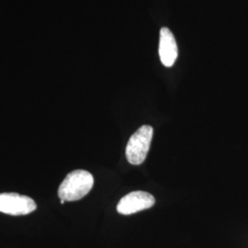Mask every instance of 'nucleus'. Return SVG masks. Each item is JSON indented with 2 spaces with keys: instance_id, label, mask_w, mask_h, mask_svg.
Wrapping results in <instances>:
<instances>
[{
  "instance_id": "3",
  "label": "nucleus",
  "mask_w": 248,
  "mask_h": 248,
  "mask_svg": "<svg viewBox=\"0 0 248 248\" xmlns=\"http://www.w3.org/2000/svg\"><path fill=\"white\" fill-rule=\"evenodd\" d=\"M37 208L34 201L27 196L17 193L0 194V213L9 215H26L34 212Z\"/></svg>"
},
{
  "instance_id": "1",
  "label": "nucleus",
  "mask_w": 248,
  "mask_h": 248,
  "mask_svg": "<svg viewBox=\"0 0 248 248\" xmlns=\"http://www.w3.org/2000/svg\"><path fill=\"white\" fill-rule=\"evenodd\" d=\"M94 185L93 176L86 170H75L63 179L58 189L59 198L64 202H76L89 194Z\"/></svg>"
},
{
  "instance_id": "2",
  "label": "nucleus",
  "mask_w": 248,
  "mask_h": 248,
  "mask_svg": "<svg viewBox=\"0 0 248 248\" xmlns=\"http://www.w3.org/2000/svg\"><path fill=\"white\" fill-rule=\"evenodd\" d=\"M153 133L150 125H143L131 136L125 151L130 164L138 166L143 163L150 149Z\"/></svg>"
},
{
  "instance_id": "5",
  "label": "nucleus",
  "mask_w": 248,
  "mask_h": 248,
  "mask_svg": "<svg viewBox=\"0 0 248 248\" xmlns=\"http://www.w3.org/2000/svg\"><path fill=\"white\" fill-rule=\"evenodd\" d=\"M158 53L161 62L167 67H171L177 60L178 54L177 43L172 31L169 28L165 27L160 31Z\"/></svg>"
},
{
  "instance_id": "4",
  "label": "nucleus",
  "mask_w": 248,
  "mask_h": 248,
  "mask_svg": "<svg viewBox=\"0 0 248 248\" xmlns=\"http://www.w3.org/2000/svg\"><path fill=\"white\" fill-rule=\"evenodd\" d=\"M155 203L154 196L145 191H133L120 201L117 205L118 213L130 215L143 210L150 209Z\"/></svg>"
}]
</instances>
